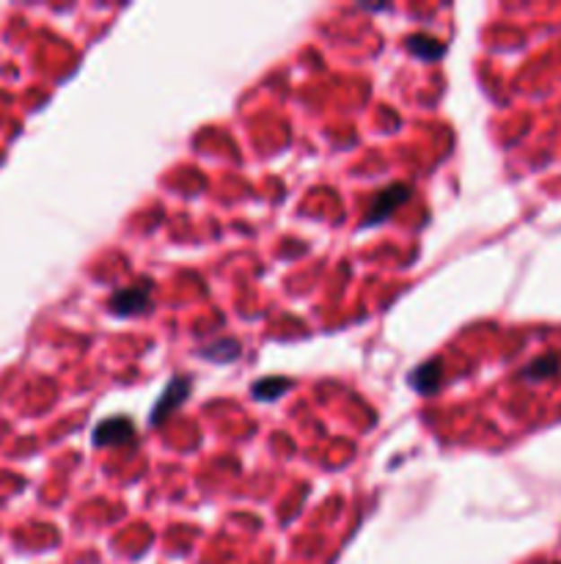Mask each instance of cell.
I'll return each mask as SVG.
<instances>
[{
  "label": "cell",
  "instance_id": "3957f363",
  "mask_svg": "<svg viewBox=\"0 0 561 564\" xmlns=\"http://www.w3.org/2000/svg\"><path fill=\"white\" fill-rule=\"evenodd\" d=\"M146 303H149L146 286H129L110 297V312L113 314H141L146 309Z\"/></svg>",
  "mask_w": 561,
  "mask_h": 564
},
{
  "label": "cell",
  "instance_id": "7a4b0ae2",
  "mask_svg": "<svg viewBox=\"0 0 561 564\" xmlns=\"http://www.w3.org/2000/svg\"><path fill=\"white\" fill-rule=\"evenodd\" d=\"M136 438V427L124 416H113L94 429V446H118Z\"/></svg>",
  "mask_w": 561,
  "mask_h": 564
},
{
  "label": "cell",
  "instance_id": "8992f818",
  "mask_svg": "<svg viewBox=\"0 0 561 564\" xmlns=\"http://www.w3.org/2000/svg\"><path fill=\"white\" fill-rule=\"evenodd\" d=\"M408 48H410V53H416L418 58H441V56L446 53L443 41H438V39H433V36H426V33L410 36V39H408Z\"/></svg>",
  "mask_w": 561,
  "mask_h": 564
},
{
  "label": "cell",
  "instance_id": "5b68a950",
  "mask_svg": "<svg viewBox=\"0 0 561 564\" xmlns=\"http://www.w3.org/2000/svg\"><path fill=\"white\" fill-rule=\"evenodd\" d=\"M441 372H443L441 361H426V364H421L410 372V385L421 394L435 392V388L441 385Z\"/></svg>",
  "mask_w": 561,
  "mask_h": 564
},
{
  "label": "cell",
  "instance_id": "ba28073f",
  "mask_svg": "<svg viewBox=\"0 0 561 564\" xmlns=\"http://www.w3.org/2000/svg\"><path fill=\"white\" fill-rule=\"evenodd\" d=\"M558 366H561V361L558 358H539V361H534L523 375L529 377V380H542V377H550V375H556L558 372Z\"/></svg>",
  "mask_w": 561,
  "mask_h": 564
},
{
  "label": "cell",
  "instance_id": "52a82bcc",
  "mask_svg": "<svg viewBox=\"0 0 561 564\" xmlns=\"http://www.w3.org/2000/svg\"><path fill=\"white\" fill-rule=\"evenodd\" d=\"M292 385V380H281V377H270V380H262L253 385V394L259 400H276L281 392H286V388Z\"/></svg>",
  "mask_w": 561,
  "mask_h": 564
},
{
  "label": "cell",
  "instance_id": "6da1fadb",
  "mask_svg": "<svg viewBox=\"0 0 561 564\" xmlns=\"http://www.w3.org/2000/svg\"><path fill=\"white\" fill-rule=\"evenodd\" d=\"M410 198V188L408 185H391L380 190L374 198H372V207L366 212V226H374V224H382L388 215L397 212L405 201Z\"/></svg>",
  "mask_w": 561,
  "mask_h": 564
},
{
  "label": "cell",
  "instance_id": "277c9868",
  "mask_svg": "<svg viewBox=\"0 0 561 564\" xmlns=\"http://www.w3.org/2000/svg\"><path fill=\"white\" fill-rule=\"evenodd\" d=\"M188 392H190V380H188V377H177V380H171V385L165 388V394H162V400H160V402L154 405L152 421H154V424H160V421H162V416H165L168 410H174V408H180V405L185 402Z\"/></svg>",
  "mask_w": 561,
  "mask_h": 564
},
{
  "label": "cell",
  "instance_id": "9c48e42d",
  "mask_svg": "<svg viewBox=\"0 0 561 564\" xmlns=\"http://www.w3.org/2000/svg\"><path fill=\"white\" fill-rule=\"evenodd\" d=\"M550 564H558V561H550Z\"/></svg>",
  "mask_w": 561,
  "mask_h": 564
}]
</instances>
